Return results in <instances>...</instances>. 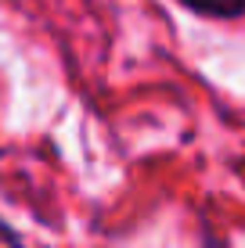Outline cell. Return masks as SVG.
I'll return each mask as SVG.
<instances>
[{
	"mask_svg": "<svg viewBox=\"0 0 245 248\" xmlns=\"http://www.w3.org/2000/svg\"><path fill=\"white\" fill-rule=\"evenodd\" d=\"M180 4L209 18H238L245 11V0H180Z\"/></svg>",
	"mask_w": 245,
	"mask_h": 248,
	"instance_id": "6da1fadb",
	"label": "cell"
},
{
	"mask_svg": "<svg viewBox=\"0 0 245 248\" xmlns=\"http://www.w3.org/2000/svg\"><path fill=\"white\" fill-rule=\"evenodd\" d=\"M0 248H22V245H18V237H15L4 223H0Z\"/></svg>",
	"mask_w": 245,
	"mask_h": 248,
	"instance_id": "7a4b0ae2",
	"label": "cell"
}]
</instances>
